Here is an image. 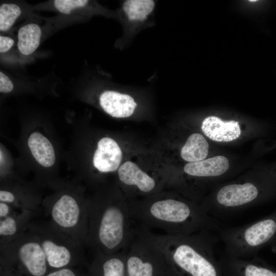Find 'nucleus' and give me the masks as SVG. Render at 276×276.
I'll return each instance as SVG.
<instances>
[{"label":"nucleus","instance_id":"obj_24","mask_svg":"<svg viewBox=\"0 0 276 276\" xmlns=\"http://www.w3.org/2000/svg\"><path fill=\"white\" fill-rule=\"evenodd\" d=\"M13 84L11 79L2 71L0 72V92L7 93L13 89Z\"/></svg>","mask_w":276,"mask_h":276},{"label":"nucleus","instance_id":"obj_2","mask_svg":"<svg viewBox=\"0 0 276 276\" xmlns=\"http://www.w3.org/2000/svg\"><path fill=\"white\" fill-rule=\"evenodd\" d=\"M45 215L61 231L83 250L88 227L87 206L72 194L64 193L45 205Z\"/></svg>","mask_w":276,"mask_h":276},{"label":"nucleus","instance_id":"obj_6","mask_svg":"<svg viewBox=\"0 0 276 276\" xmlns=\"http://www.w3.org/2000/svg\"><path fill=\"white\" fill-rule=\"evenodd\" d=\"M95 223V238L100 246L112 250L121 242L123 237V215L117 206L104 208Z\"/></svg>","mask_w":276,"mask_h":276},{"label":"nucleus","instance_id":"obj_15","mask_svg":"<svg viewBox=\"0 0 276 276\" xmlns=\"http://www.w3.org/2000/svg\"><path fill=\"white\" fill-rule=\"evenodd\" d=\"M28 144L33 156L40 165L44 167L54 165V149L47 137L39 132H33L28 139Z\"/></svg>","mask_w":276,"mask_h":276},{"label":"nucleus","instance_id":"obj_10","mask_svg":"<svg viewBox=\"0 0 276 276\" xmlns=\"http://www.w3.org/2000/svg\"><path fill=\"white\" fill-rule=\"evenodd\" d=\"M35 214L31 212L18 210L0 219V244L10 242L26 232Z\"/></svg>","mask_w":276,"mask_h":276},{"label":"nucleus","instance_id":"obj_3","mask_svg":"<svg viewBox=\"0 0 276 276\" xmlns=\"http://www.w3.org/2000/svg\"><path fill=\"white\" fill-rule=\"evenodd\" d=\"M1 261L6 267L17 265L30 276H45L48 265L37 237L29 228L13 241L0 244Z\"/></svg>","mask_w":276,"mask_h":276},{"label":"nucleus","instance_id":"obj_4","mask_svg":"<svg viewBox=\"0 0 276 276\" xmlns=\"http://www.w3.org/2000/svg\"><path fill=\"white\" fill-rule=\"evenodd\" d=\"M276 233V218L268 217L251 224L223 231L221 238L226 254L232 257L253 255Z\"/></svg>","mask_w":276,"mask_h":276},{"label":"nucleus","instance_id":"obj_21","mask_svg":"<svg viewBox=\"0 0 276 276\" xmlns=\"http://www.w3.org/2000/svg\"><path fill=\"white\" fill-rule=\"evenodd\" d=\"M88 3L85 0H56L53 5L60 13L70 14L84 8Z\"/></svg>","mask_w":276,"mask_h":276},{"label":"nucleus","instance_id":"obj_12","mask_svg":"<svg viewBox=\"0 0 276 276\" xmlns=\"http://www.w3.org/2000/svg\"><path fill=\"white\" fill-rule=\"evenodd\" d=\"M150 213L159 220L176 223L186 222L191 217L192 213L187 204L174 199L154 202L151 206Z\"/></svg>","mask_w":276,"mask_h":276},{"label":"nucleus","instance_id":"obj_11","mask_svg":"<svg viewBox=\"0 0 276 276\" xmlns=\"http://www.w3.org/2000/svg\"><path fill=\"white\" fill-rule=\"evenodd\" d=\"M99 102L106 113L118 118L131 116L136 106L131 96L112 90L103 92L100 96Z\"/></svg>","mask_w":276,"mask_h":276},{"label":"nucleus","instance_id":"obj_19","mask_svg":"<svg viewBox=\"0 0 276 276\" xmlns=\"http://www.w3.org/2000/svg\"><path fill=\"white\" fill-rule=\"evenodd\" d=\"M21 13L19 5L14 3H3L0 6V31L9 30Z\"/></svg>","mask_w":276,"mask_h":276},{"label":"nucleus","instance_id":"obj_9","mask_svg":"<svg viewBox=\"0 0 276 276\" xmlns=\"http://www.w3.org/2000/svg\"><path fill=\"white\" fill-rule=\"evenodd\" d=\"M122 152L118 143L110 137H103L98 143L93 164L102 172L116 171L122 161Z\"/></svg>","mask_w":276,"mask_h":276},{"label":"nucleus","instance_id":"obj_13","mask_svg":"<svg viewBox=\"0 0 276 276\" xmlns=\"http://www.w3.org/2000/svg\"><path fill=\"white\" fill-rule=\"evenodd\" d=\"M229 168L227 158L218 155L213 157L187 163L183 168L184 172L191 176L210 177L220 176Z\"/></svg>","mask_w":276,"mask_h":276},{"label":"nucleus","instance_id":"obj_17","mask_svg":"<svg viewBox=\"0 0 276 276\" xmlns=\"http://www.w3.org/2000/svg\"><path fill=\"white\" fill-rule=\"evenodd\" d=\"M209 147L207 141L202 134L193 133L188 137L182 147L181 157L189 163L203 160L208 155Z\"/></svg>","mask_w":276,"mask_h":276},{"label":"nucleus","instance_id":"obj_7","mask_svg":"<svg viewBox=\"0 0 276 276\" xmlns=\"http://www.w3.org/2000/svg\"><path fill=\"white\" fill-rule=\"evenodd\" d=\"M258 187L250 182L232 183L221 187L215 197L216 209L218 213L225 211L238 209L249 204L258 198Z\"/></svg>","mask_w":276,"mask_h":276},{"label":"nucleus","instance_id":"obj_26","mask_svg":"<svg viewBox=\"0 0 276 276\" xmlns=\"http://www.w3.org/2000/svg\"><path fill=\"white\" fill-rule=\"evenodd\" d=\"M14 44V40L8 36H0V52L6 53L13 47Z\"/></svg>","mask_w":276,"mask_h":276},{"label":"nucleus","instance_id":"obj_27","mask_svg":"<svg viewBox=\"0 0 276 276\" xmlns=\"http://www.w3.org/2000/svg\"><path fill=\"white\" fill-rule=\"evenodd\" d=\"M45 276H77V274L73 269L65 267L53 270Z\"/></svg>","mask_w":276,"mask_h":276},{"label":"nucleus","instance_id":"obj_20","mask_svg":"<svg viewBox=\"0 0 276 276\" xmlns=\"http://www.w3.org/2000/svg\"><path fill=\"white\" fill-rule=\"evenodd\" d=\"M127 272L128 276H152L153 267L150 263L133 256L128 260Z\"/></svg>","mask_w":276,"mask_h":276},{"label":"nucleus","instance_id":"obj_1","mask_svg":"<svg viewBox=\"0 0 276 276\" xmlns=\"http://www.w3.org/2000/svg\"><path fill=\"white\" fill-rule=\"evenodd\" d=\"M29 229L38 238L50 268L65 267L80 260L83 250L50 220H33Z\"/></svg>","mask_w":276,"mask_h":276},{"label":"nucleus","instance_id":"obj_8","mask_svg":"<svg viewBox=\"0 0 276 276\" xmlns=\"http://www.w3.org/2000/svg\"><path fill=\"white\" fill-rule=\"evenodd\" d=\"M201 128L210 139L218 142H228L238 139L241 133L239 122L223 121L216 116H209L202 121Z\"/></svg>","mask_w":276,"mask_h":276},{"label":"nucleus","instance_id":"obj_16","mask_svg":"<svg viewBox=\"0 0 276 276\" xmlns=\"http://www.w3.org/2000/svg\"><path fill=\"white\" fill-rule=\"evenodd\" d=\"M41 36V29L36 23L29 22L20 27L17 34L19 51L24 55L32 54L39 47Z\"/></svg>","mask_w":276,"mask_h":276},{"label":"nucleus","instance_id":"obj_14","mask_svg":"<svg viewBox=\"0 0 276 276\" xmlns=\"http://www.w3.org/2000/svg\"><path fill=\"white\" fill-rule=\"evenodd\" d=\"M120 180L128 185H135L142 191L148 192L155 186V181L135 163L127 161L118 169Z\"/></svg>","mask_w":276,"mask_h":276},{"label":"nucleus","instance_id":"obj_25","mask_svg":"<svg viewBox=\"0 0 276 276\" xmlns=\"http://www.w3.org/2000/svg\"><path fill=\"white\" fill-rule=\"evenodd\" d=\"M18 210L10 203L0 202V219L11 215Z\"/></svg>","mask_w":276,"mask_h":276},{"label":"nucleus","instance_id":"obj_22","mask_svg":"<svg viewBox=\"0 0 276 276\" xmlns=\"http://www.w3.org/2000/svg\"><path fill=\"white\" fill-rule=\"evenodd\" d=\"M103 276H124V265L122 261L117 258H111L102 265Z\"/></svg>","mask_w":276,"mask_h":276},{"label":"nucleus","instance_id":"obj_5","mask_svg":"<svg viewBox=\"0 0 276 276\" xmlns=\"http://www.w3.org/2000/svg\"><path fill=\"white\" fill-rule=\"evenodd\" d=\"M213 243H208L200 251L187 243H182L175 249L173 258L175 263L192 276H218L214 264Z\"/></svg>","mask_w":276,"mask_h":276},{"label":"nucleus","instance_id":"obj_23","mask_svg":"<svg viewBox=\"0 0 276 276\" xmlns=\"http://www.w3.org/2000/svg\"><path fill=\"white\" fill-rule=\"evenodd\" d=\"M244 276H276V272L253 263L244 264Z\"/></svg>","mask_w":276,"mask_h":276},{"label":"nucleus","instance_id":"obj_18","mask_svg":"<svg viewBox=\"0 0 276 276\" xmlns=\"http://www.w3.org/2000/svg\"><path fill=\"white\" fill-rule=\"evenodd\" d=\"M154 2L151 0H128L123 4V9L131 20H143L152 12Z\"/></svg>","mask_w":276,"mask_h":276}]
</instances>
